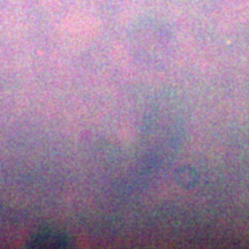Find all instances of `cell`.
Listing matches in <instances>:
<instances>
[{
  "mask_svg": "<svg viewBox=\"0 0 249 249\" xmlns=\"http://www.w3.org/2000/svg\"><path fill=\"white\" fill-rule=\"evenodd\" d=\"M70 244L71 240L64 233L55 231V230H43L33 236L29 242V247H66Z\"/></svg>",
  "mask_w": 249,
  "mask_h": 249,
  "instance_id": "cell-1",
  "label": "cell"
}]
</instances>
